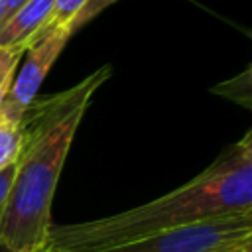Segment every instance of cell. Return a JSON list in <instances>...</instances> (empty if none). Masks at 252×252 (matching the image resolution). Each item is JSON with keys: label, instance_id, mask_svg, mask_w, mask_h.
I'll list each match as a JSON object with an SVG mask.
<instances>
[{"label": "cell", "instance_id": "obj_1", "mask_svg": "<svg viewBox=\"0 0 252 252\" xmlns=\"http://www.w3.org/2000/svg\"><path fill=\"white\" fill-rule=\"evenodd\" d=\"M108 77L110 65H104L67 91L35 96L24 110L22 150L0 222V246L6 252H45L65 158L93 94Z\"/></svg>", "mask_w": 252, "mask_h": 252}, {"label": "cell", "instance_id": "obj_2", "mask_svg": "<svg viewBox=\"0 0 252 252\" xmlns=\"http://www.w3.org/2000/svg\"><path fill=\"white\" fill-rule=\"evenodd\" d=\"M252 213V132L185 185L140 207L77 224H51L45 252H94L211 219Z\"/></svg>", "mask_w": 252, "mask_h": 252}, {"label": "cell", "instance_id": "obj_3", "mask_svg": "<svg viewBox=\"0 0 252 252\" xmlns=\"http://www.w3.org/2000/svg\"><path fill=\"white\" fill-rule=\"evenodd\" d=\"M94 252H252V213L211 219Z\"/></svg>", "mask_w": 252, "mask_h": 252}, {"label": "cell", "instance_id": "obj_4", "mask_svg": "<svg viewBox=\"0 0 252 252\" xmlns=\"http://www.w3.org/2000/svg\"><path fill=\"white\" fill-rule=\"evenodd\" d=\"M69 37L71 33L67 30L57 28V30H45L35 39H32V43L24 49V63L18 75H14L8 96L0 108V116L20 122L24 110L37 96L43 79L47 77L55 59L67 45Z\"/></svg>", "mask_w": 252, "mask_h": 252}, {"label": "cell", "instance_id": "obj_5", "mask_svg": "<svg viewBox=\"0 0 252 252\" xmlns=\"http://www.w3.org/2000/svg\"><path fill=\"white\" fill-rule=\"evenodd\" d=\"M55 0H26L0 26V47L26 49L51 22Z\"/></svg>", "mask_w": 252, "mask_h": 252}, {"label": "cell", "instance_id": "obj_6", "mask_svg": "<svg viewBox=\"0 0 252 252\" xmlns=\"http://www.w3.org/2000/svg\"><path fill=\"white\" fill-rule=\"evenodd\" d=\"M22 150V126L18 120L0 116V171L16 163Z\"/></svg>", "mask_w": 252, "mask_h": 252}, {"label": "cell", "instance_id": "obj_7", "mask_svg": "<svg viewBox=\"0 0 252 252\" xmlns=\"http://www.w3.org/2000/svg\"><path fill=\"white\" fill-rule=\"evenodd\" d=\"M24 55V49H14V47H0V108L8 96V91L12 87L18 63Z\"/></svg>", "mask_w": 252, "mask_h": 252}, {"label": "cell", "instance_id": "obj_8", "mask_svg": "<svg viewBox=\"0 0 252 252\" xmlns=\"http://www.w3.org/2000/svg\"><path fill=\"white\" fill-rule=\"evenodd\" d=\"M87 0H55V6H53V16H51V22L45 30H57V28H63L67 30V24L73 20V16L85 6ZM43 30V32H45Z\"/></svg>", "mask_w": 252, "mask_h": 252}, {"label": "cell", "instance_id": "obj_9", "mask_svg": "<svg viewBox=\"0 0 252 252\" xmlns=\"http://www.w3.org/2000/svg\"><path fill=\"white\" fill-rule=\"evenodd\" d=\"M116 0H87L85 2V6L73 16V20L67 24V32L69 33H73V32H77L79 28H83L87 22H91L94 16H98L104 8H108L110 4H114Z\"/></svg>", "mask_w": 252, "mask_h": 252}, {"label": "cell", "instance_id": "obj_10", "mask_svg": "<svg viewBox=\"0 0 252 252\" xmlns=\"http://www.w3.org/2000/svg\"><path fill=\"white\" fill-rule=\"evenodd\" d=\"M232 81V85L226 81V83H220V85H217V89H213L215 93H219V94H222V96H226V98H230V100H236L238 104H244L246 108H250V100H252V94H250V83H246V85H242V87H238V77H234V79H230Z\"/></svg>", "mask_w": 252, "mask_h": 252}, {"label": "cell", "instance_id": "obj_11", "mask_svg": "<svg viewBox=\"0 0 252 252\" xmlns=\"http://www.w3.org/2000/svg\"><path fill=\"white\" fill-rule=\"evenodd\" d=\"M14 171H16V163H12V165H8L6 169L0 171V222H2V215H4V207H6V199H8V189H10Z\"/></svg>", "mask_w": 252, "mask_h": 252}, {"label": "cell", "instance_id": "obj_12", "mask_svg": "<svg viewBox=\"0 0 252 252\" xmlns=\"http://www.w3.org/2000/svg\"><path fill=\"white\" fill-rule=\"evenodd\" d=\"M26 0H6V8H8V16L12 14V12H16L22 4H24Z\"/></svg>", "mask_w": 252, "mask_h": 252}, {"label": "cell", "instance_id": "obj_13", "mask_svg": "<svg viewBox=\"0 0 252 252\" xmlns=\"http://www.w3.org/2000/svg\"><path fill=\"white\" fill-rule=\"evenodd\" d=\"M8 18V8H6V0H0V26L6 22Z\"/></svg>", "mask_w": 252, "mask_h": 252}]
</instances>
